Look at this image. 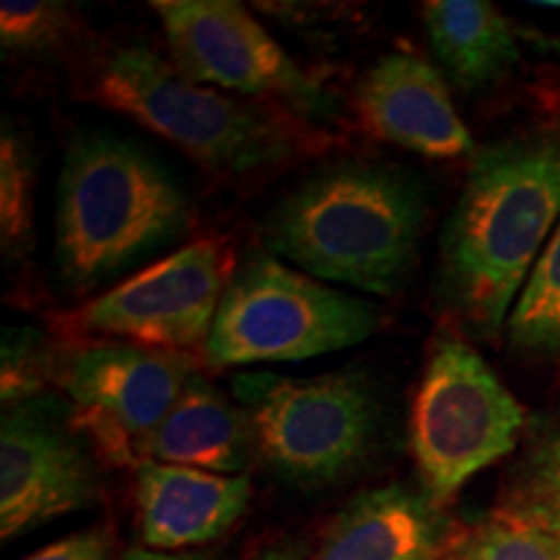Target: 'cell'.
I'll use <instances>...</instances> for the list:
<instances>
[{
  "instance_id": "6da1fadb",
  "label": "cell",
  "mask_w": 560,
  "mask_h": 560,
  "mask_svg": "<svg viewBox=\"0 0 560 560\" xmlns=\"http://www.w3.org/2000/svg\"><path fill=\"white\" fill-rule=\"evenodd\" d=\"M558 223V130L475 151L439 236V293L467 330L501 332Z\"/></svg>"
},
{
  "instance_id": "7a4b0ae2",
  "label": "cell",
  "mask_w": 560,
  "mask_h": 560,
  "mask_svg": "<svg viewBox=\"0 0 560 560\" xmlns=\"http://www.w3.org/2000/svg\"><path fill=\"white\" fill-rule=\"evenodd\" d=\"M425 213L423 190L400 166L342 159L280 195L260 231L270 255L306 276L395 296L418 268Z\"/></svg>"
},
{
  "instance_id": "3957f363",
  "label": "cell",
  "mask_w": 560,
  "mask_h": 560,
  "mask_svg": "<svg viewBox=\"0 0 560 560\" xmlns=\"http://www.w3.org/2000/svg\"><path fill=\"white\" fill-rule=\"evenodd\" d=\"M190 226V195L149 151L100 130L70 140L55 210V270L70 291L120 278Z\"/></svg>"
},
{
  "instance_id": "277c9868",
  "label": "cell",
  "mask_w": 560,
  "mask_h": 560,
  "mask_svg": "<svg viewBox=\"0 0 560 560\" xmlns=\"http://www.w3.org/2000/svg\"><path fill=\"white\" fill-rule=\"evenodd\" d=\"M91 94L221 174L270 170L304 151L301 122L285 112L195 83L143 45L112 50Z\"/></svg>"
},
{
  "instance_id": "5b68a950",
  "label": "cell",
  "mask_w": 560,
  "mask_h": 560,
  "mask_svg": "<svg viewBox=\"0 0 560 560\" xmlns=\"http://www.w3.org/2000/svg\"><path fill=\"white\" fill-rule=\"evenodd\" d=\"M249 412L257 459L299 490H325L366 465L382 433L384 402L359 369L322 376L249 371L231 380Z\"/></svg>"
},
{
  "instance_id": "8992f818",
  "label": "cell",
  "mask_w": 560,
  "mask_h": 560,
  "mask_svg": "<svg viewBox=\"0 0 560 560\" xmlns=\"http://www.w3.org/2000/svg\"><path fill=\"white\" fill-rule=\"evenodd\" d=\"M380 325L369 301L252 249L229 280L202 353L215 369L304 361L359 346Z\"/></svg>"
},
{
  "instance_id": "52a82bcc",
  "label": "cell",
  "mask_w": 560,
  "mask_h": 560,
  "mask_svg": "<svg viewBox=\"0 0 560 560\" xmlns=\"http://www.w3.org/2000/svg\"><path fill=\"white\" fill-rule=\"evenodd\" d=\"M524 410L472 346L441 340L420 380L410 441L423 490L444 506L475 475L516 450Z\"/></svg>"
},
{
  "instance_id": "ba28073f",
  "label": "cell",
  "mask_w": 560,
  "mask_h": 560,
  "mask_svg": "<svg viewBox=\"0 0 560 560\" xmlns=\"http://www.w3.org/2000/svg\"><path fill=\"white\" fill-rule=\"evenodd\" d=\"M166 45L187 79L262 100L293 117L330 122L340 102L234 0H159Z\"/></svg>"
},
{
  "instance_id": "9c48e42d",
  "label": "cell",
  "mask_w": 560,
  "mask_h": 560,
  "mask_svg": "<svg viewBox=\"0 0 560 560\" xmlns=\"http://www.w3.org/2000/svg\"><path fill=\"white\" fill-rule=\"evenodd\" d=\"M102 457L60 397L39 395L3 410L0 537L16 540L102 501Z\"/></svg>"
},
{
  "instance_id": "30bf717a",
  "label": "cell",
  "mask_w": 560,
  "mask_h": 560,
  "mask_svg": "<svg viewBox=\"0 0 560 560\" xmlns=\"http://www.w3.org/2000/svg\"><path fill=\"white\" fill-rule=\"evenodd\" d=\"M236 265L229 242H192L83 304L62 325L170 353L206 346Z\"/></svg>"
},
{
  "instance_id": "8fae6325",
  "label": "cell",
  "mask_w": 560,
  "mask_h": 560,
  "mask_svg": "<svg viewBox=\"0 0 560 560\" xmlns=\"http://www.w3.org/2000/svg\"><path fill=\"white\" fill-rule=\"evenodd\" d=\"M192 374L187 355L122 342L75 348L55 366L75 402V423L115 467L140 465V444L170 416Z\"/></svg>"
},
{
  "instance_id": "7c38bea8",
  "label": "cell",
  "mask_w": 560,
  "mask_h": 560,
  "mask_svg": "<svg viewBox=\"0 0 560 560\" xmlns=\"http://www.w3.org/2000/svg\"><path fill=\"white\" fill-rule=\"evenodd\" d=\"M361 125L384 143L425 159H459L475 153L444 79L410 52H389L361 75L353 89Z\"/></svg>"
},
{
  "instance_id": "4fadbf2b",
  "label": "cell",
  "mask_w": 560,
  "mask_h": 560,
  "mask_svg": "<svg viewBox=\"0 0 560 560\" xmlns=\"http://www.w3.org/2000/svg\"><path fill=\"white\" fill-rule=\"evenodd\" d=\"M454 535L441 503L402 482L353 495L306 560H446Z\"/></svg>"
},
{
  "instance_id": "5bb4252c",
  "label": "cell",
  "mask_w": 560,
  "mask_h": 560,
  "mask_svg": "<svg viewBox=\"0 0 560 560\" xmlns=\"http://www.w3.org/2000/svg\"><path fill=\"white\" fill-rule=\"evenodd\" d=\"M252 501L249 475H215L145 459L136 467L138 527L145 548L190 552L219 540Z\"/></svg>"
},
{
  "instance_id": "9a60e30c",
  "label": "cell",
  "mask_w": 560,
  "mask_h": 560,
  "mask_svg": "<svg viewBox=\"0 0 560 560\" xmlns=\"http://www.w3.org/2000/svg\"><path fill=\"white\" fill-rule=\"evenodd\" d=\"M145 459L215 475H247L257 459L249 412L192 374L170 416L140 444V462Z\"/></svg>"
},
{
  "instance_id": "2e32d148",
  "label": "cell",
  "mask_w": 560,
  "mask_h": 560,
  "mask_svg": "<svg viewBox=\"0 0 560 560\" xmlns=\"http://www.w3.org/2000/svg\"><path fill=\"white\" fill-rule=\"evenodd\" d=\"M423 21L433 55L462 91L493 86L520 62L522 26L488 0H431Z\"/></svg>"
},
{
  "instance_id": "e0dca14e",
  "label": "cell",
  "mask_w": 560,
  "mask_h": 560,
  "mask_svg": "<svg viewBox=\"0 0 560 560\" xmlns=\"http://www.w3.org/2000/svg\"><path fill=\"white\" fill-rule=\"evenodd\" d=\"M509 346L527 359H560V223L511 310Z\"/></svg>"
},
{
  "instance_id": "ac0fdd59",
  "label": "cell",
  "mask_w": 560,
  "mask_h": 560,
  "mask_svg": "<svg viewBox=\"0 0 560 560\" xmlns=\"http://www.w3.org/2000/svg\"><path fill=\"white\" fill-rule=\"evenodd\" d=\"M446 560H560V529L520 509L499 506L454 535Z\"/></svg>"
},
{
  "instance_id": "d6986e66",
  "label": "cell",
  "mask_w": 560,
  "mask_h": 560,
  "mask_svg": "<svg viewBox=\"0 0 560 560\" xmlns=\"http://www.w3.org/2000/svg\"><path fill=\"white\" fill-rule=\"evenodd\" d=\"M34 244V156L21 132L3 122L0 136V247L21 260Z\"/></svg>"
},
{
  "instance_id": "ffe728a7",
  "label": "cell",
  "mask_w": 560,
  "mask_h": 560,
  "mask_svg": "<svg viewBox=\"0 0 560 560\" xmlns=\"http://www.w3.org/2000/svg\"><path fill=\"white\" fill-rule=\"evenodd\" d=\"M503 506L520 509L560 529V418L537 433Z\"/></svg>"
},
{
  "instance_id": "44dd1931",
  "label": "cell",
  "mask_w": 560,
  "mask_h": 560,
  "mask_svg": "<svg viewBox=\"0 0 560 560\" xmlns=\"http://www.w3.org/2000/svg\"><path fill=\"white\" fill-rule=\"evenodd\" d=\"M73 13L66 3L47 0H5L0 5V45L3 52H55L73 39Z\"/></svg>"
},
{
  "instance_id": "7402d4cb",
  "label": "cell",
  "mask_w": 560,
  "mask_h": 560,
  "mask_svg": "<svg viewBox=\"0 0 560 560\" xmlns=\"http://www.w3.org/2000/svg\"><path fill=\"white\" fill-rule=\"evenodd\" d=\"M52 374L55 359L39 332L30 327H11L3 332V366H0L3 410L45 395V384Z\"/></svg>"
},
{
  "instance_id": "603a6c76",
  "label": "cell",
  "mask_w": 560,
  "mask_h": 560,
  "mask_svg": "<svg viewBox=\"0 0 560 560\" xmlns=\"http://www.w3.org/2000/svg\"><path fill=\"white\" fill-rule=\"evenodd\" d=\"M117 535L109 524H96L60 537L24 560H112Z\"/></svg>"
},
{
  "instance_id": "cb8c5ba5",
  "label": "cell",
  "mask_w": 560,
  "mask_h": 560,
  "mask_svg": "<svg viewBox=\"0 0 560 560\" xmlns=\"http://www.w3.org/2000/svg\"><path fill=\"white\" fill-rule=\"evenodd\" d=\"M312 540L304 535H285L265 545L262 550H257L249 560H306L312 552Z\"/></svg>"
},
{
  "instance_id": "d4e9b609",
  "label": "cell",
  "mask_w": 560,
  "mask_h": 560,
  "mask_svg": "<svg viewBox=\"0 0 560 560\" xmlns=\"http://www.w3.org/2000/svg\"><path fill=\"white\" fill-rule=\"evenodd\" d=\"M120 560H221L215 552H159L149 548H132Z\"/></svg>"
},
{
  "instance_id": "484cf974",
  "label": "cell",
  "mask_w": 560,
  "mask_h": 560,
  "mask_svg": "<svg viewBox=\"0 0 560 560\" xmlns=\"http://www.w3.org/2000/svg\"><path fill=\"white\" fill-rule=\"evenodd\" d=\"M522 39L527 42V45L535 47L537 52L560 55V34H540V32H532V30H522Z\"/></svg>"
}]
</instances>
